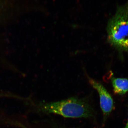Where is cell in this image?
Segmentation results:
<instances>
[{"label":"cell","mask_w":128,"mask_h":128,"mask_svg":"<svg viewBox=\"0 0 128 128\" xmlns=\"http://www.w3.org/2000/svg\"><path fill=\"white\" fill-rule=\"evenodd\" d=\"M37 106L38 111L44 114H57L71 118L95 117L94 108L86 98L72 97L57 102H42Z\"/></svg>","instance_id":"obj_1"},{"label":"cell","mask_w":128,"mask_h":128,"mask_svg":"<svg viewBox=\"0 0 128 128\" xmlns=\"http://www.w3.org/2000/svg\"><path fill=\"white\" fill-rule=\"evenodd\" d=\"M108 42L114 48L128 54V2L117 6L106 28Z\"/></svg>","instance_id":"obj_2"},{"label":"cell","mask_w":128,"mask_h":128,"mask_svg":"<svg viewBox=\"0 0 128 128\" xmlns=\"http://www.w3.org/2000/svg\"><path fill=\"white\" fill-rule=\"evenodd\" d=\"M88 80L92 86L98 92L100 98V106L103 113L104 122L114 109L113 99L110 93L102 84L89 77Z\"/></svg>","instance_id":"obj_3"},{"label":"cell","mask_w":128,"mask_h":128,"mask_svg":"<svg viewBox=\"0 0 128 128\" xmlns=\"http://www.w3.org/2000/svg\"><path fill=\"white\" fill-rule=\"evenodd\" d=\"M112 82L114 94L123 95L128 92V78L112 77Z\"/></svg>","instance_id":"obj_4"},{"label":"cell","mask_w":128,"mask_h":128,"mask_svg":"<svg viewBox=\"0 0 128 128\" xmlns=\"http://www.w3.org/2000/svg\"><path fill=\"white\" fill-rule=\"evenodd\" d=\"M124 128H128V121H127V123L126 124V126H125V127H124Z\"/></svg>","instance_id":"obj_5"},{"label":"cell","mask_w":128,"mask_h":128,"mask_svg":"<svg viewBox=\"0 0 128 128\" xmlns=\"http://www.w3.org/2000/svg\"><path fill=\"white\" fill-rule=\"evenodd\" d=\"M66 128V127H60V128Z\"/></svg>","instance_id":"obj_6"}]
</instances>
